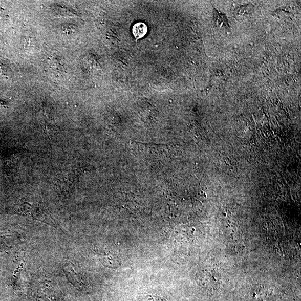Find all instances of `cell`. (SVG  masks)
Instances as JSON below:
<instances>
[{
    "instance_id": "cell-1",
    "label": "cell",
    "mask_w": 301,
    "mask_h": 301,
    "mask_svg": "<svg viewBox=\"0 0 301 301\" xmlns=\"http://www.w3.org/2000/svg\"><path fill=\"white\" fill-rule=\"evenodd\" d=\"M133 32L137 39L142 38L147 32L146 25L142 23L135 24L133 27Z\"/></svg>"
},
{
    "instance_id": "cell-2",
    "label": "cell",
    "mask_w": 301,
    "mask_h": 301,
    "mask_svg": "<svg viewBox=\"0 0 301 301\" xmlns=\"http://www.w3.org/2000/svg\"><path fill=\"white\" fill-rule=\"evenodd\" d=\"M146 301H167L164 298L157 296H147V300Z\"/></svg>"
}]
</instances>
